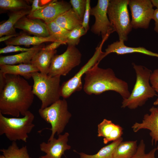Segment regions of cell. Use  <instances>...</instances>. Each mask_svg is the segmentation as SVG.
Instances as JSON below:
<instances>
[{
	"label": "cell",
	"instance_id": "6",
	"mask_svg": "<svg viewBox=\"0 0 158 158\" xmlns=\"http://www.w3.org/2000/svg\"><path fill=\"white\" fill-rule=\"evenodd\" d=\"M38 113L42 119L51 125V133L48 141L54 138L56 134L58 135L63 132L72 116L68 110L67 102L63 98L44 108H40Z\"/></svg>",
	"mask_w": 158,
	"mask_h": 158
},
{
	"label": "cell",
	"instance_id": "42",
	"mask_svg": "<svg viewBox=\"0 0 158 158\" xmlns=\"http://www.w3.org/2000/svg\"><path fill=\"white\" fill-rule=\"evenodd\" d=\"M155 91H156L157 94V98L153 102V104L154 105L157 106L158 105V88L155 89Z\"/></svg>",
	"mask_w": 158,
	"mask_h": 158
},
{
	"label": "cell",
	"instance_id": "15",
	"mask_svg": "<svg viewBox=\"0 0 158 158\" xmlns=\"http://www.w3.org/2000/svg\"><path fill=\"white\" fill-rule=\"evenodd\" d=\"M15 28L23 30L34 36L44 37L50 36L44 22L39 19L28 18L27 16L20 19L15 25Z\"/></svg>",
	"mask_w": 158,
	"mask_h": 158
},
{
	"label": "cell",
	"instance_id": "17",
	"mask_svg": "<svg viewBox=\"0 0 158 158\" xmlns=\"http://www.w3.org/2000/svg\"><path fill=\"white\" fill-rule=\"evenodd\" d=\"M123 130L119 125L113 123L111 120L104 119L98 125L97 135L98 137H103V143L107 144L121 137Z\"/></svg>",
	"mask_w": 158,
	"mask_h": 158
},
{
	"label": "cell",
	"instance_id": "22",
	"mask_svg": "<svg viewBox=\"0 0 158 158\" xmlns=\"http://www.w3.org/2000/svg\"><path fill=\"white\" fill-rule=\"evenodd\" d=\"M31 9H24L12 11L8 19L0 25V37L16 33L15 25L24 16L28 15Z\"/></svg>",
	"mask_w": 158,
	"mask_h": 158
},
{
	"label": "cell",
	"instance_id": "8",
	"mask_svg": "<svg viewBox=\"0 0 158 158\" xmlns=\"http://www.w3.org/2000/svg\"><path fill=\"white\" fill-rule=\"evenodd\" d=\"M82 56L75 46H68L63 53L54 56L48 75L52 77L66 75L73 68L79 65Z\"/></svg>",
	"mask_w": 158,
	"mask_h": 158
},
{
	"label": "cell",
	"instance_id": "29",
	"mask_svg": "<svg viewBox=\"0 0 158 158\" xmlns=\"http://www.w3.org/2000/svg\"><path fill=\"white\" fill-rule=\"evenodd\" d=\"M86 32L82 26L74 29L69 32L66 40V44L68 46H75L79 43L80 37Z\"/></svg>",
	"mask_w": 158,
	"mask_h": 158
},
{
	"label": "cell",
	"instance_id": "12",
	"mask_svg": "<svg viewBox=\"0 0 158 158\" xmlns=\"http://www.w3.org/2000/svg\"><path fill=\"white\" fill-rule=\"evenodd\" d=\"M71 8L70 3L63 1L53 0L43 8L30 13L27 16L42 20L47 23L54 21L59 16Z\"/></svg>",
	"mask_w": 158,
	"mask_h": 158
},
{
	"label": "cell",
	"instance_id": "7",
	"mask_svg": "<svg viewBox=\"0 0 158 158\" xmlns=\"http://www.w3.org/2000/svg\"><path fill=\"white\" fill-rule=\"evenodd\" d=\"M129 0H110L107 11L109 20L119 40L127 41L132 27L128 9Z\"/></svg>",
	"mask_w": 158,
	"mask_h": 158
},
{
	"label": "cell",
	"instance_id": "36",
	"mask_svg": "<svg viewBox=\"0 0 158 158\" xmlns=\"http://www.w3.org/2000/svg\"><path fill=\"white\" fill-rule=\"evenodd\" d=\"M39 0H34L33 1H32V5L31 6V8L30 13H32L42 9L46 6H40L39 5Z\"/></svg>",
	"mask_w": 158,
	"mask_h": 158
},
{
	"label": "cell",
	"instance_id": "24",
	"mask_svg": "<svg viewBox=\"0 0 158 158\" xmlns=\"http://www.w3.org/2000/svg\"><path fill=\"white\" fill-rule=\"evenodd\" d=\"M137 141L121 142L116 147L113 158H131L136 152Z\"/></svg>",
	"mask_w": 158,
	"mask_h": 158
},
{
	"label": "cell",
	"instance_id": "13",
	"mask_svg": "<svg viewBox=\"0 0 158 158\" xmlns=\"http://www.w3.org/2000/svg\"><path fill=\"white\" fill-rule=\"evenodd\" d=\"M69 135L68 132H65L58 135L57 139L54 138L47 142L41 143L40 150L45 154L39 158H61L65 151L71 149V147L67 143Z\"/></svg>",
	"mask_w": 158,
	"mask_h": 158
},
{
	"label": "cell",
	"instance_id": "37",
	"mask_svg": "<svg viewBox=\"0 0 158 158\" xmlns=\"http://www.w3.org/2000/svg\"><path fill=\"white\" fill-rule=\"evenodd\" d=\"M154 21V31L158 33V8L154 10L153 19Z\"/></svg>",
	"mask_w": 158,
	"mask_h": 158
},
{
	"label": "cell",
	"instance_id": "30",
	"mask_svg": "<svg viewBox=\"0 0 158 158\" xmlns=\"http://www.w3.org/2000/svg\"><path fill=\"white\" fill-rule=\"evenodd\" d=\"M145 145L144 140H141L138 146L136 153L131 158H156L155 154L157 150L156 147L151 150L148 153H146Z\"/></svg>",
	"mask_w": 158,
	"mask_h": 158
},
{
	"label": "cell",
	"instance_id": "43",
	"mask_svg": "<svg viewBox=\"0 0 158 158\" xmlns=\"http://www.w3.org/2000/svg\"><path fill=\"white\" fill-rule=\"evenodd\" d=\"M0 158H6L5 156L3 155H0Z\"/></svg>",
	"mask_w": 158,
	"mask_h": 158
},
{
	"label": "cell",
	"instance_id": "33",
	"mask_svg": "<svg viewBox=\"0 0 158 158\" xmlns=\"http://www.w3.org/2000/svg\"><path fill=\"white\" fill-rule=\"evenodd\" d=\"M90 2V0H86V9L82 24V27L84 29L86 32L89 29V21L91 9Z\"/></svg>",
	"mask_w": 158,
	"mask_h": 158
},
{
	"label": "cell",
	"instance_id": "27",
	"mask_svg": "<svg viewBox=\"0 0 158 158\" xmlns=\"http://www.w3.org/2000/svg\"><path fill=\"white\" fill-rule=\"evenodd\" d=\"M46 24L50 36L54 37L57 41L66 42L70 31L61 27L54 21Z\"/></svg>",
	"mask_w": 158,
	"mask_h": 158
},
{
	"label": "cell",
	"instance_id": "23",
	"mask_svg": "<svg viewBox=\"0 0 158 158\" xmlns=\"http://www.w3.org/2000/svg\"><path fill=\"white\" fill-rule=\"evenodd\" d=\"M54 21L61 27L69 31L81 26L82 23L72 8L59 16Z\"/></svg>",
	"mask_w": 158,
	"mask_h": 158
},
{
	"label": "cell",
	"instance_id": "9",
	"mask_svg": "<svg viewBox=\"0 0 158 158\" xmlns=\"http://www.w3.org/2000/svg\"><path fill=\"white\" fill-rule=\"evenodd\" d=\"M108 38L106 37L96 48L92 56L72 78L64 82L60 87V95L63 99L68 98L74 92L80 90L83 88L82 78L83 75L96 63L103 52L102 49L104 42Z\"/></svg>",
	"mask_w": 158,
	"mask_h": 158
},
{
	"label": "cell",
	"instance_id": "35",
	"mask_svg": "<svg viewBox=\"0 0 158 158\" xmlns=\"http://www.w3.org/2000/svg\"><path fill=\"white\" fill-rule=\"evenodd\" d=\"M66 44L65 42L56 41L53 42L52 43L44 47V48L45 49L49 50L54 51L56 50V49L58 48L62 44Z\"/></svg>",
	"mask_w": 158,
	"mask_h": 158
},
{
	"label": "cell",
	"instance_id": "21",
	"mask_svg": "<svg viewBox=\"0 0 158 158\" xmlns=\"http://www.w3.org/2000/svg\"><path fill=\"white\" fill-rule=\"evenodd\" d=\"M57 41L53 36H50L47 37H40L36 36H31L24 34H20L12 38L5 42L7 45L36 46L42 44L47 42H54Z\"/></svg>",
	"mask_w": 158,
	"mask_h": 158
},
{
	"label": "cell",
	"instance_id": "16",
	"mask_svg": "<svg viewBox=\"0 0 158 158\" xmlns=\"http://www.w3.org/2000/svg\"><path fill=\"white\" fill-rule=\"evenodd\" d=\"M123 55L133 53H139L149 56L158 58V53L153 52L143 47H130L126 45L124 42L119 40L109 45L100 56L98 61L99 62L105 57L111 53Z\"/></svg>",
	"mask_w": 158,
	"mask_h": 158
},
{
	"label": "cell",
	"instance_id": "19",
	"mask_svg": "<svg viewBox=\"0 0 158 158\" xmlns=\"http://www.w3.org/2000/svg\"><path fill=\"white\" fill-rule=\"evenodd\" d=\"M44 47L43 44L34 46L32 49L28 51L12 55L1 56L0 65L30 63L34 55Z\"/></svg>",
	"mask_w": 158,
	"mask_h": 158
},
{
	"label": "cell",
	"instance_id": "11",
	"mask_svg": "<svg viewBox=\"0 0 158 158\" xmlns=\"http://www.w3.org/2000/svg\"><path fill=\"white\" fill-rule=\"evenodd\" d=\"M110 0H98L97 5L90 10V15L93 16L95 19L91 31L95 35H101L102 40L115 32L107 13Z\"/></svg>",
	"mask_w": 158,
	"mask_h": 158
},
{
	"label": "cell",
	"instance_id": "38",
	"mask_svg": "<svg viewBox=\"0 0 158 158\" xmlns=\"http://www.w3.org/2000/svg\"><path fill=\"white\" fill-rule=\"evenodd\" d=\"M19 35V34H15L10 35H6L4 36H2L0 38V42H1L3 41L5 42L12 37H16L18 36Z\"/></svg>",
	"mask_w": 158,
	"mask_h": 158
},
{
	"label": "cell",
	"instance_id": "32",
	"mask_svg": "<svg viewBox=\"0 0 158 158\" xmlns=\"http://www.w3.org/2000/svg\"><path fill=\"white\" fill-rule=\"evenodd\" d=\"M33 47L30 48H25L21 47L18 45H8L6 47L1 48L0 54H6L18 51L25 52L32 49Z\"/></svg>",
	"mask_w": 158,
	"mask_h": 158
},
{
	"label": "cell",
	"instance_id": "14",
	"mask_svg": "<svg viewBox=\"0 0 158 158\" xmlns=\"http://www.w3.org/2000/svg\"><path fill=\"white\" fill-rule=\"evenodd\" d=\"M150 114H146L144 116L141 123L135 122L131 128L134 132L142 129L150 131V135L151 137L152 145L154 142L157 143L156 149L158 150V107L153 106L149 109Z\"/></svg>",
	"mask_w": 158,
	"mask_h": 158
},
{
	"label": "cell",
	"instance_id": "26",
	"mask_svg": "<svg viewBox=\"0 0 158 158\" xmlns=\"http://www.w3.org/2000/svg\"><path fill=\"white\" fill-rule=\"evenodd\" d=\"M0 151L6 158H33L30 156L26 145L19 148L16 142H12L7 148Z\"/></svg>",
	"mask_w": 158,
	"mask_h": 158
},
{
	"label": "cell",
	"instance_id": "2",
	"mask_svg": "<svg viewBox=\"0 0 158 158\" xmlns=\"http://www.w3.org/2000/svg\"><path fill=\"white\" fill-rule=\"evenodd\" d=\"M99 63H96L85 74L83 89L85 93L98 95L113 91L119 94L123 99L128 98L131 93L128 83L116 77L112 69L99 67Z\"/></svg>",
	"mask_w": 158,
	"mask_h": 158
},
{
	"label": "cell",
	"instance_id": "10",
	"mask_svg": "<svg viewBox=\"0 0 158 158\" xmlns=\"http://www.w3.org/2000/svg\"><path fill=\"white\" fill-rule=\"evenodd\" d=\"M132 28L147 29L153 19L154 10L151 0H129Z\"/></svg>",
	"mask_w": 158,
	"mask_h": 158
},
{
	"label": "cell",
	"instance_id": "34",
	"mask_svg": "<svg viewBox=\"0 0 158 158\" xmlns=\"http://www.w3.org/2000/svg\"><path fill=\"white\" fill-rule=\"evenodd\" d=\"M150 81L153 88L154 89L158 88V68L154 70L151 73Z\"/></svg>",
	"mask_w": 158,
	"mask_h": 158
},
{
	"label": "cell",
	"instance_id": "5",
	"mask_svg": "<svg viewBox=\"0 0 158 158\" xmlns=\"http://www.w3.org/2000/svg\"><path fill=\"white\" fill-rule=\"evenodd\" d=\"M34 114L29 110L22 118H8L0 112V135H4L10 141L27 142L28 135L35 126Z\"/></svg>",
	"mask_w": 158,
	"mask_h": 158
},
{
	"label": "cell",
	"instance_id": "20",
	"mask_svg": "<svg viewBox=\"0 0 158 158\" xmlns=\"http://www.w3.org/2000/svg\"><path fill=\"white\" fill-rule=\"evenodd\" d=\"M44 47L34 55L30 63L40 73L48 74L52 59L57 51L47 50Z\"/></svg>",
	"mask_w": 158,
	"mask_h": 158
},
{
	"label": "cell",
	"instance_id": "25",
	"mask_svg": "<svg viewBox=\"0 0 158 158\" xmlns=\"http://www.w3.org/2000/svg\"><path fill=\"white\" fill-rule=\"evenodd\" d=\"M121 137L101 148L96 154L89 155L81 152L80 158H113L114 151L119 144L123 141Z\"/></svg>",
	"mask_w": 158,
	"mask_h": 158
},
{
	"label": "cell",
	"instance_id": "40",
	"mask_svg": "<svg viewBox=\"0 0 158 158\" xmlns=\"http://www.w3.org/2000/svg\"><path fill=\"white\" fill-rule=\"evenodd\" d=\"M52 0H40L39 5L40 6H45L49 4Z\"/></svg>",
	"mask_w": 158,
	"mask_h": 158
},
{
	"label": "cell",
	"instance_id": "3",
	"mask_svg": "<svg viewBox=\"0 0 158 158\" xmlns=\"http://www.w3.org/2000/svg\"><path fill=\"white\" fill-rule=\"evenodd\" d=\"M132 65L136 74L135 83L130 96L123 99L121 107L134 109L143 106L149 99L157 96V94L150 84L151 70L134 63Z\"/></svg>",
	"mask_w": 158,
	"mask_h": 158
},
{
	"label": "cell",
	"instance_id": "4",
	"mask_svg": "<svg viewBox=\"0 0 158 158\" xmlns=\"http://www.w3.org/2000/svg\"><path fill=\"white\" fill-rule=\"evenodd\" d=\"M60 77L51 76L40 72L32 73V92L41 102L40 108L47 107L60 99Z\"/></svg>",
	"mask_w": 158,
	"mask_h": 158
},
{
	"label": "cell",
	"instance_id": "28",
	"mask_svg": "<svg viewBox=\"0 0 158 158\" xmlns=\"http://www.w3.org/2000/svg\"><path fill=\"white\" fill-rule=\"evenodd\" d=\"M1 9L12 11L24 9H31L25 1L22 0H0Z\"/></svg>",
	"mask_w": 158,
	"mask_h": 158
},
{
	"label": "cell",
	"instance_id": "39",
	"mask_svg": "<svg viewBox=\"0 0 158 158\" xmlns=\"http://www.w3.org/2000/svg\"><path fill=\"white\" fill-rule=\"evenodd\" d=\"M5 75L0 73V91L4 87L5 84Z\"/></svg>",
	"mask_w": 158,
	"mask_h": 158
},
{
	"label": "cell",
	"instance_id": "18",
	"mask_svg": "<svg viewBox=\"0 0 158 158\" xmlns=\"http://www.w3.org/2000/svg\"><path fill=\"white\" fill-rule=\"evenodd\" d=\"M38 72V69L31 63L0 65V73L4 75H19L25 79H30L32 73Z\"/></svg>",
	"mask_w": 158,
	"mask_h": 158
},
{
	"label": "cell",
	"instance_id": "31",
	"mask_svg": "<svg viewBox=\"0 0 158 158\" xmlns=\"http://www.w3.org/2000/svg\"><path fill=\"white\" fill-rule=\"evenodd\" d=\"M70 3L74 12L83 21L86 9V0H71Z\"/></svg>",
	"mask_w": 158,
	"mask_h": 158
},
{
	"label": "cell",
	"instance_id": "41",
	"mask_svg": "<svg viewBox=\"0 0 158 158\" xmlns=\"http://www.w3.org/2000/svg\"><path fill=\"white\" fill-rule=\"evenodd\" d=\"M153 7L154 6L156 8H158V0H151Z\"/></svg>",
	"mask_w": 158,
	"mask_h": 158
},
{
	"label": "cell",
	"instance_id": "1",
	"mask_svg": "<svg viewBox=\"0 0 158 158\" xmlns=\"http://www.w3.org/2000/svg\"><path fill=\"white\" fill-rule=\"evenodd\" d=\"M5 77V85L0 91V112L15 117L24 116L33 102L32 86L21 76Z\"/></svg>",
	"mask_w": 158,
	"mask_h": 158
}]
</instances>
